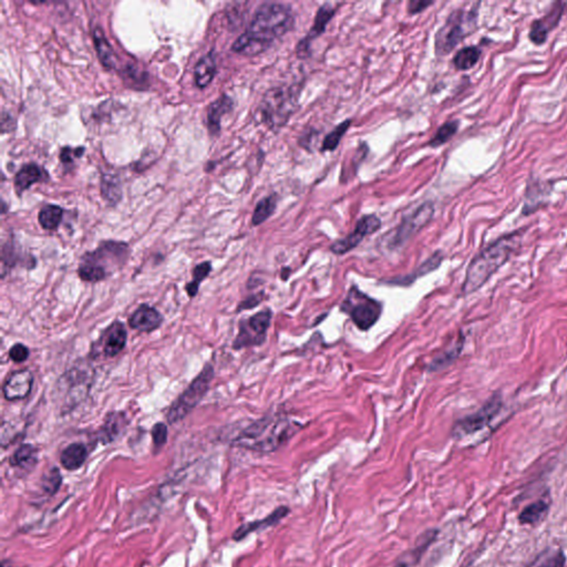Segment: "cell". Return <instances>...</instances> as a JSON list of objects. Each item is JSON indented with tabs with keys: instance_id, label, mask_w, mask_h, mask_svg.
Returning <instances> with one entry per match:
<instances>
[{
	"instance_id": "obj_1",
	"label": "cell",
	"mask_w": 567,
	"mask_h": 567,
	"mask_svg": "<svg viewBox=\"0 0 567 567\" xmlns=\"http://www.w3.org/2000/svg\"><path fill=\"white\" fill-rule=\"evenodd\" d=\"M295 19L288 6L266 3L259 6L251 24L234 42L233 51L257 56L272 47L276 40L294 28Z\"/></svg>"
},
{
	"instance_id": "obj_2",
	"label": "cell",
	"mask_w": 567,
	"mask_h": 567,
	"mask_svg": "<svg viewBox=\"0 0 567 567\" xmlns=\"http://www.w3.org/2000/svg\"><path fill=\"white\" fill-rule=\"evenodd\" d=\"M526 228L505 234L474 256L466 270V280L462 286V294L470 295L479 290L493 275L509 262L514 253L520 249Z\"/></svg>"
},
{
	"instance_id": "obj_3",
	"label": "cell",
	"mask_w": 567,
	"mask_h": 567,
	"mask_svg": "<svg viewBox=\"0 0 567 567\" xmlns=\"http://www.w3.org/2000/svg\"><path fill=\"white\" fill-rule=\"evenodd\" d=\"M303 427L287 416H267L244 428L233 439V444L259 454H270L285 446Z\"/></svg>"
},
{
	"instance_id": "obj_4",
	"label": "cell",
	"mask_w": 567,
	"mask_h": 567,
	"mask_svg": "<svg viewBox=\"0 0 567 567\" xmlns=\"http://www.w3.org/2000/svg\"><path fill=\"white\" fill-rule=\"evenodd\" d=\"M129 256V247L121 242H104L96 251L85 255L79 265L81 280L98 282L106 280L114 270L125 264Z\"/></svg>"
},
{
	"instance_id": "obj_5",
	"label": "cell",
	"mask_w": 567,
	"mask_h": 567,
	"mask_svg": "<svg viewBox=\"0 0 567 567\" xmlns=\"http://www.w3.org/2000/svg\"><path fill=\"white\" fill-rule=\"evenodd\" d=\"M479 6L480 4H473L471 8H459L450 13L444 25L435 35L437 55H449L464 38L475 32Z\"/></svg>"
},
{
	"instance_id": "obj_6",
	"label": "cell",
	"mask_w": 567,
	"mask_h": 567,
	"mask_svg": "<svg viewBox=\"0 0 567 567\" xmlns=\"http://www.w3.org/2000/svg\"><path fill=\"white\" fill-rule=\"evenodd\" d=\"M296 87H278L270 89L259 106L261 118L270 127H280L297 109L299 90Z\"/></svg>"
},
{
	"instance_id": "obj_7",
	"label": "cell",
	"mask_w": 567,
	"mask_h": 567,
	"mask_svg": "<svg viewBox=\"0 0 567 567\" xmlns=\"http://www.w3.org/2000/svg\"><path fill=\"white\" fill-rule=\"evenodd\" d=\"M340 311L347 313L357 328L367 332L380 318L382 305L354 286L348 290L347 296L340 305Z\"/></svg>"
},
{
	"instance_id": "obj_8",
	"label": "cell",
	"mask_w": 567,
	"mask_h": 567,
	"mask_svg": "<svg viewBox=\"0 0 567 567\" xmlns=\"http://www.w3.org/2000/svg\"><path fill=\"white\" fill-rule=\"evenodd\" d=\"M214 375V369L210 363L205 366L200 375L187 387V390L173 402L168 410L166 419L168 423H175L189 415L192 410L200 404L210 388L211 381Z\"/></svg>"
},
{
	"instance_id": "obj_9",
	"label": "cell",
	"mask_w": 567,
	"mask_h": 567,
	"mask_svg": "<svg viewBox=\"0 0 567 567\" xmlns=\"http://www.w3.org/2000/svg\"><path fill=\"white\" fill-rule=\"evenodd\" d=\"M502 407V394L499 392H494L477 412L458 420L452 428L451 435L456 440H462L466 437L475 435L487 427L500 413Z\"/></svg>"
},
{
	"instance_id": "obj_10",
	"label": "cell",
	"mask_w": 567,
	"mask_h": 567,
	"mask_svg": "<svg viewBox=\"0 0 567 567\" xmlns=\"http://www.w3.org/2000/svg\"><path fill=\"white\" fill-rule=\"evenodd\" d=\"M435 214V208L431 203H425L415 212L406 216L396 230L389 234L386 245L389 249H397L404 247L416 234L419 233L431 220Z\"/></svg>"
},
{
	"instance_id": "obj_11",
	"label": "cell",
	"mask_w": 567,
	"mask_h": 567,
	"mask_svg": "<svg viewBox=\"0 0 567 567\" xmlns=\"http://www.w3.org/2000/svg\"><path fill=\"white\" fill-rule=\"evenodd\" d=\"M272 320L270 309L258 311L249 318L239 323V334L234 340L233 348L236 350L259 346L266 339L267 332Z\"/></svg>"
},
{
	"instance_id": "obj_12",
	"label": "cell",
	"mask_w": 567,
	"mask_h": 567,
	"mask_svg": "<svg viewBox=\"0 0 567 567\" xmlns=\"http://www.w3.org/2000/svg\"><path fill=\"white\" fill-rule=\"evenodd\" d=\"M381 228V220L378 216H365L358 220L355 230L344 239H338L330 247L332 253L336 255L347 254L363 241L366 236L375 233Z\"/></svg>"
},
{
	"instance_id": "obj_13",
	"label": "cell",
	"mask_w": 567,
	"mask_h": 567,
	"mask_svg": "<svg viewBox=\"0 0 567 567\" xmlns=\"http://www.w3.org/2000/svg\"><path fill=\"white\" fill-rule=\"evenodd\" d=\"M566 6L567 4L563 1H555L552 4L551 8L542 18L536 19L532 23L528 32V38L534 44L541 46L547 42L549 32H553L559 26Z\"/></svg>"
},
{
	"instance_id": "obj_14",
	"label": "cell",
	"mask_w": 567,
	"mask_h": 567,
	"mask_svg": "<svg viewBox=\"0 0 567 567\" xmlns=\"http://www.w3.org/2000/svg\"><path fill=\"white\" fill-rule=\"evenodd\" d=\"M438 528H428L418 536L415 545L407 551L402 552L394 561V567H416L425 556L428 549L438 539Z\"/></svg>"
},
{
	"instance_id": "obj_15",
	"label": "cell",
	"mask_w": 567,
	"mask_h": 567,
	"mask_svg": "<svg viewBox=\"0 0 567 567\" xmlns=\"http://www.w3.org/2000/svg\"><path fill=\"white\" fill-rule=\"evenodd\" d=\"M336 11V7L330 5V4H325V5L321 6L320 8L317 11L315 21H313V25L311 26L309 35L297 44L296 52H297L298 57L301 58V59L309 57V55H311V42L318 38L320 35L324 34L327 25H328L329 21L332 20Z\"/></svg>"
},
{
	"instance_id": "obj_16",
	"label": "cell",
	"mask_w": 567,
	"mask_h": 567,
	"mask_svg": "<svg viewBox=\"0 0 567 567\" xmlns=\"http://www.w3.org/2000/svg\"><path fill=\"white\" fill-rule=\"evenodd\" d=\"M34 385V375L28 369L13 371L7 377L3 386L6 400L17 401L29 396Z\"/></svg>"
},
{
	"instance_id": "obj_17",
	"label": "cell",
	"mask_w": 567,
	"mask_h": 567,
	"mask_svg": "<svg viewBox=\"0 0 567 567\" xmlns=\"http://www.w3.org/2000/svg\"><path fill=\"white\" fill-rule=\"evenodd\" d=\"M127 332L125 325L121 321H113L108 328L102 332L98 340L99 347L106 357L112 358L119 355L125 349L127 344Z\"/></svg>"
},
{
	"instance_id": "obj_18",
	"label": "cell",
	"mask_w": 567,
	"mask_h": 567,
	"mask_svg": "<svg viewBox=\"0 0 567 567\" xmlns=\"http://www.w3.org/2000/svg\"><path fill=\"white\" fill-rule=\"evenodd\" d=\"M290 508L287 505H280V508L275 509L270 514L262 520L253 521L249 523L239 526L233 534V540L241 541L249 534L255 532L264 531L267 528L278 525L286 516H289Z\"/></svg>"
},
{
	"instance_id": "obj_19",
	"label": "cell",
	"mask_w": 567,
	"mask_h": 567,
	"mask_svg": "<svg viewBox=\"0 0 567 567\" xmlns=\"http://www.w3.org/2000/svg\"><path fill=\"white\" fill-rule=\"evenodd\" d=\"M163 323V317L151 306L141 305L130 316L129 325L137 332H152Z\"/></svg>"
},
{
	"instance_id": "obj_20",
	"label": "cell",
	"mask_w": 567,
	"mask_h": 567,
	"mask_svg": "<svg viewBox=\"0 0 567 567\" xmlns=\"http://www.w3.org/2000/svg\"><path fill=\"white\" fill-rule=\"evenodd\" d=\"M127 425L129 421L125 412H110L99 430V441H101L104 444L111 443L125 431Z\"/></svg>"
},
{
	"instance_id": "obj_21",
	"label": "cell",
	"mask_w": 567,
	"mask_h": 567,
	"mask_svg": "<svg viewBox=\"0 0 567 567\" xmlns=\"http://www.w3.org/2000/svg\"><path fill=\"white\" fill-rule=\"evenodd\" d=\"M443 261V254L441 251H435L432 256L421 264V266L418 267L417 270L413 272V274L406 275V276H400V278H392V280H388V284L392 285L399 286H409L412 282H415L417 278H423L425 275L433 272L440 266Z\"/></svg>"
},
{
	"instance_id": "obj_22",
	"label": "cell",
	"mask_w": 567,
	"mask_h": 567,
	"mask_svg": "<svg viewBox=\"0 0 567 567\" xmlns=\"http://www.w3.org/2000/svg\"><path fill=\"white\" fill-rule=\"evenodd\" d=\"M46 176H47V172L44 171L37 164H27V166H23L20 171L15 176V181H13L17 194L20 195L21 193L32 187V184L46 179Z\"/></svg>"
},
{
	"instance_id": "obj_23",
	"label": "cell",
	"mask_w": 567,
	"mask_h": 567,
	"mask_svg": "<svg viewBox=\"0 0 567 567\" xmlns=\"http://www.w3.org/2000/svg\"><path fill=\"white\" fill-rule=\"evenodd\" d=\"M88 458V449L83 443H73L60 456V463L68 471L80 469Z\"/></svg>"
},
{
	"instance_id": "obj_24",
	"label": "cell",
	"mask_w": 567,
	"mask_h": 567,
	"mask_svg": "<svg viewBox=\"0 0 567 567\" xmlns=\"http://www.w3.org/2000/svg\"><path fill=\"white\" fill-rule=\"evenodd\" d=\"M233 100L230 96H222L210 104L208 110V125L212 135H218L220 130V120L224 114L231 111Z\"/></svg>"
},
{
	"instance_id": "obj_25",
	"label": "cell",
	"mask_w": 567,
	"mask_h": 567,
	"mask_svg": "<svg viewBox=\"0 0 567 567\" xmlns=\"http://www.w3.org/2000/svg\"><path fill=\"white\" fill-rule=\"evenodd\" d=\"M549 503L543 500L535 501L526 505L518 514V522L522 525H539L549 516Z\"/></svg>"
},
{
	"instance_id": "obj_26",
	"label": "cell",
	"mask_w": 567,
	"mask_h": 567,
	"mask_svg": "<svg viewBox=\"0 0 567 567\" xmlns=\"http://www.w3.org/2000/svg\"><path fill=\"white\" fill-rule=\"evenodd\" d=\"M216 58L211 51L208 55L201 58L195 66L194 77L197 86L199 88H205L208 86L216 75Z\"/></svg>"
},
{
	"instance_id": "obj_27",
	"label": "cell",
	"mask_w": 567,
	"mask_h": 567,
	"mask_svg": "<svg viewBox=\"0 0 567 567\" xmlns=\"http://www.w3.org/2000/svg\"><path fill=\"white\" fill-rule=\"evenodd\" d=\"M94 44H96V52H98V57L101 61L104 67L109 68V69H114L117 67V56L114 54L112 49L111 44H109L104 32L100 27H96L94 32Z\"/></svg>"
},
{
	"instance_id": "obj_28",
	"label": "cell",
	"mask_w": 567,
	"mask_h": 567,
	"mask_svg": "<svg viewBox=\"0 0 567 567\" xmlns=\"http://www.w3.org/2000/svg\"><path fill=\"white\" fill-rule=\"evenodd\" d=\"M463 336L460 335L459 339L451 347L441 352L440 355L433 358L432 361L429 365V371L442 370V369H446L449 366L452 365L461 354L462 349H463Z\"/></svg>"
},
{
	"instance_id": "obj_29",
	"label": "cell",
	"mask_w": 567,
	"mask_h": 567,
	"mask_svg": "<svg viewBox=\"0 0 567 567\" xmlns=\"http://www.w3.org/2000/svg\"><path fill=\"white\" fill-rule=\"evenodd\" d=\"M566 555L561 549H547L524 567H564Z\"/></svg>"
},
{
	"instance_id": "obj_30",
	"label": "cell",
	"mask_w": 567,
	"mask_h": 567,
	"mask_svg": "<svg viewBox=\"0 0 567 567\" xmlns=\"http://www.w3.org/2000/svg\"><path fill=\"white\" fill-rule=\"evenodd\" d=\"M9 463L15 468L30 469L37 463V449L32 444H23L13 452Z\"/></svg>"
},
{
	"instance_id": "obj_31",
	"label": "cell",
	"mask_w": 567,
	"mask_h": 567,
	"mask_svg": "<svg viewBox=\"0 0 567 567\" xmlns=\"http://www.w3.org/2000/svg\"><path fill=\"white\" fill-rule=\"evenodd\" d=\"M278 197L276 194L268 195V197L259 201L258 204L255 208L254 214L251 218V224L254 226L261 225L265 220H268L274 214L278 208Z\"/></svg>"
},
{
	"instance_id": "obj_32",
	"label": "cell",
	"mask_w": 567,
	"mask_h": 567,
	"mask_svg": "<svg viewBox=\"0 0 567 567\" xmlns=\"http://www.w3.org/2000/svg\"><path fill=\"white\" fill-rule=\"evenodd\" d=\"M480 57H481V50L479 48L474 47V46L462 48L454 56V67L460 71L470 70L474 66L477 65Z\"/></svg>"
},
{
	"instance_id": "obj_33",
	"label": "cell",
	"mask_w": 567,
	"mask_h": 567,
	"mask_svg": "<svg viewBox=\"0 0 567 567\" xmlns=\"http://www.w3.org/2000/svg\"><path fill=\"white\" fill-rule=\"evenodd\" d=\"M63 208L58 205L48 204L40 210L38 220H39L40 225L44 230L52 231L59 226L60 222L63 220Z\"/></svg>"
},
{
	"instance_id": "obj_34",
	"label": "cell",
	"mask_w": 567,
	"mask_h": 567,
	"mask_svg": "<svg viewBox=\"0 0 567 567\" xmlns=\"http://www.w3.org/2000/svg\"><path fill=\"white\" fill-rule=\"evenodd\" d=\"M211 270H212V264L210 262L201 263V264L195 266L194 270H193V280L185 286V290H187L189 297L193 298L197 295L201 282L208 278Z\"/></svg>"
},
{
	"instance_id": "obj_35",
	"label": "cell",
	"mask_w": 567,
	"mask_h": 567,
	"mask_svg": "<svg viewBox=\"0 0 567 567\" xmlns=\"http://www.w3.org/2000/svg\"><path fill=\"white\" fill-rule=\"evenodd\" d=\"M350 125H351V120H346V121L342 122V123L337 125L332 132L325 137L324 142H323L320 148L321 152L336 150L337 147L339 145L342 137H344V133L347 132Z\"/></svg>"
},
{
	"instance_id": "obj_36",
	"label": "cell",
	"mask_w": 567,
	"mask_h": 567,
	"mask_svg": "<svg viewBox=\"0 0 567 567\" xmlns=\"http://www.w3.org/2000/svg\"><path fill=\"white\" fill-rule=\"evenodd\" d=\"M458 129L459 121L447 122L437 131L435 137L429 142V145H430L431 148H439L441 145L446 144L451 137L456 135Z\"/></svg>"
},
{
	"instance_id": "obj_37",
	"label": "cell",
	"mask_w": 567,
	"mask_h": 567,
	"mask_svg": "<svg viewBox=\"0 0 567 567\" xmlns=\"http://www.w3.org/2000/svg\"><path fill=\"white\" fill-rule=\"evenodd\" d=\"M63 483V477L58 468H52L42 475V489L48 495H55Z\"/></svg>"
},
{
	"instance_id": "obj_38",
	"label": "cell",
	"mask_w": 567,
	"mask_h": 567,
	"mask_svg": "<svg viewBox=\"0 0 567 567\" xmlns=\"http://www.w3.org/2000/svg\"><path fill=\"white\" fill-rule=\"evenodd\" d=\"M102 194L108 202L116 203L121 197V189L116 180L110 179L109 176H104L102 182Z\"/></svg>"
},
{
	"instance_id": "obj_39",
	"label": "cell",
	"mask_w": 567,
	"mask_h": 567,
	"mask_svg": "<svg viewBox=\"0 0 567 567\" xmlns=\"http://www.w3.org/2000/svg\"><path fill=\"white\" fill-rule=\"evenodd\" d=\"M154 448L161 449L168 441V427L166 423H156L151 431Z\"/></svg>"
},
{
	"instance_id": "obj_40",
	"label": "cell",
	"mask_w": 567,
	"mask_h": 567,
	"mask_svg": "<svg viewBox=\"0 0 567 567\" xmlns=\"http://www.w3.org/2000/svg\"><path fill=\"white\" fill-rule=\"evenodd\" d=\"M29 355H30L29 348L23 344H13L9 350V358L15 363H24L28 359Z\"/></svg>"
},
{
	"instance_id": "obj_41",
	"label": "cell",
	"mask_w": 567,
	"mask_h": 567,
	"mask_svg": "<svg viewBox=\"0 0 567 567\" xmlns=\"http://www.w3.org/2000/svg\"><path fill=\"white\" fill-rule=\"evenodd\" d=\"M83 152H85V149L83 148H69V147H66L61 150L60 152V160L63 163H70L73 162L75 158H80L82 156Z\"/></svg>"
},
{
	"instance_id": "obj_42",
	"label": "cell",
	"mask_w": 567,
	"mask_h": 567,
	"mask_svg": "<svg viewBox=\"0 0 567 567\" xmlns=\"http://www.w3.org/2000/svg\"><path fill=\"white\" fill-rule=\"evenodd\" d=\"M430 5H432L431 1H410L408 4V13L410 15H416V13L425 11Z\"/></svg>"
},
{
	"instance_id": "obj_43",
	"label": "cell",
	"mask_w": 567,
	"mask_h": 567,
	"mask_svg": "<svg viewBox=\"0 0 567 567\" xmlns=\"http://www.w3.org/2000/svg\"><path fill=\"white\" fill-rule=\"evenodd\" d=\"M261 301H262L261 295L251 296V297L247 298V299H245V301L239 304V311H247V309H254Z\"/></svg>"
}]
</instances>
